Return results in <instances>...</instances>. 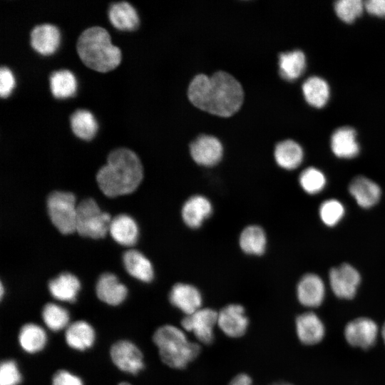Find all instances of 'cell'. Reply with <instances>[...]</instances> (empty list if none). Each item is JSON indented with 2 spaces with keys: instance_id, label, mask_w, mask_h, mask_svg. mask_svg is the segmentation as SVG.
I'll return each mask as SVG.
<instances>
[{
  "instance_id": "cell-1",
  "label": "cell",
  "mask_w": 385,
  "mask_h": 385,
  "mask_svg": "<svg viewBox=\"0 0 385 385\" xmlns=\"http://www.w3.org/2000/svg\"><path fill=\"white\" fill-rule=\"evenodd\" d=\"M190 101L197 108L221 117H229L241 107L244 92L231 74L220 71L212 76H195L188 90Z\"/></svg>"
},
{
  "instance_id": "cell-2",
  "label": "cell",
  "mask_w": 385,
  "mask_h": 385,
  "mask_svg": "<svg viewBox=\"0 0 385 385\" xmlns=\"http://www.w3.org/2000/svg\"><path fill=\"white\" fill-rule=\"evenodd\" d=\"M143 179V166L138 155L128 148L111 151L107 163L98 172L96 180L101 191L113 197L133 192Z\"/></svg>"
},
{
  "instance_id": "cell-3",
  "label": "cell",
  "mask_w": 385,
  "mask_h": 385,
  "mask_svg": "<svg viewBox=\"0 0 385 385\" xmlns=\"http://www.w3.org/2000/svg\"><path fill=\"white\" fill-rule=\"evenodd\" d=\"M76 50L86 66L99 72L114 69L121 60L120 48L111 43L108 32L101 26L84 30L78 38Z\"/></svg>"
},
{
  "instance_id": "cell-4",
  "label": "cell",
  "mask_w": 385,
  "mask_h": 385,
  "mask_svg": "<svg viewBox=\"0 0 385 385\" xmlns=\"http://www.w3.org/2000/svg\"><path fill=\"white\" fill-rule=\"evenodd\" d=\"M153 342L161 360L173 369L185 368L200 351L198 344L189 341L181 329L173 325L159 327L154 333Z\"/></svg>"
},
{
  "instance_id": "cell-5",
  "label": "cell",
  "mask_w": 385,
  "mask_h": 385,
  "mask_svg": "<svg viewBox=\"0 0 385 385\" xmlns=\"http://www.w3.org/2000/svg\"><path fill=\"white\" fill-rule=\"evenodd\" d=\"M111 220L93 199L87 198L77 205L76 231L83 237L102 238L109 231Z\"/></svg>"
},
{
  "instance_id": "cell-6",
  "label": "cell",
  "mask_w": 385,
  "mask_h": 385,
  "mask_svg": "<svg viewBox=\"0 0 385 385\" xmlns=\"http://www.w3.org/2000/svg\"><path fill=\"white\" fill-rule=\"evenodd\" d=\"M50 220L58 230L64 235L76 231L77 205L75 196L68 192L53 191L47 198Z\"/></svg>"
},
{
  "instance_id": "cell-7",
  "label": "cell",
  "mask_w": 385,
  "mask_h": 385,
  "mask_svg": "<svg viewBox=\"0 0 385 385\" xmlns=\"http://www.w3.org/2000/svg\"><path fill=\"white\" fill-rule=\"evenodd\" d=\"M379 333L376 322L369 317L361 316L349 321L344 327L346 342L352 348L366 351L377 342Z\"/></svg>"
},
{
  "instance_id": "cell-8",
  "label": "cell",
  "mask_w": 385,
  "mask_h": 385,
  "mask_svg": "<svg viewBox=\"0 0 385 385\" xmlns=\"http://www.w3.org/2000/svg\"><path fill=\"white\" fill-rule=\"evenodd\" d=\"M329 279L334 294L345 300L352 299L361 283L359 272L351 265L343 263L330 270Z\"/></svg>"
},
{
  "instance_id": "cell-9",
  "label": "cell",
  "mask_w": 385,
  "mask_h": 385,
  "mask_svg": "<svg viewBox=\"0 0 385 385\" xmlns=\"http://www.w3.org/2000/svg\"><path fill=\"white\" fill-rule=\"evenodd\" d=\"M217 316L215 310L210 308L200 309L186 315L181 321L182 327L194 334L199 342L210 344L214 339V327L217 324Z\"/></svg>"
},
{
  "instance_id": "cell-10",
  "label": "cell",
  "mask_w": 385,
  "mask_h": 385,
  "mask_svg": "<svg viewBox=\"0 0 385 385\" xmlns=\"http://www.w3.org/2000/svg\"><path fill=\"white\" fill-rule=\"evenodd\" d=\"M295 330L299 341L309 346L319 344L326 336L324 322L312 311L303 312L296 317Z\"/></svg>"
},
{
  "instance_id": "cell-11",
  "label": "cell",
  "mask_w": 385,
  "mask_h": 385,
  "mask_svg": "<svg viewBox=\"0 0 385 385\" xmlns=\"http://www.w3.org/2000/svg\"><path fill=\"white\" fill-rule=\"evenodd\" d=\"M113 362L120 370L136 374L144 367L143 354L132 342L120 340L115 342L111 349Z\"/></svg>"
},
{
  "instance_id": "cell-12",
  "label": "cell",
  "mask_w": 385,
  "mask_h": 385,
  "mask_svg": "<svg viewBox=\"0 0 385 385\" xmlns=\"http://www.w3.org/2000/svg\"><path fill=\"white\" fill-rule=\"evenodd\" d=\"M193 160L203 166H213L222 158L223 148L221 142L215 136L201 135L190 145Z\"/></svg>"
},
{
  "instance_id": "cell-13",
  "label": "cell",
  "mask_w": 385,
  "mask_h": 385,
  "mask_svg": "<svg viewBox=\"0 0 385 385\" xmlns=\"http://www.w3.org/2000/svg\"><path fill=\"white\" fill-rule=\"evenodd\" d=\"M325 285L322 278L313 273L304 274L297 286L299 302L307 308H317L324 302Z\"/></svg>"
},
{
  "instance_id": "cell-14",
  "label": "cell",
  "mask_w": 385,
  "mask_h": 385,
  "mask_svg": "<svg viewBox=\"0 0 385 385\" xmlns=\"http://www.w3.org/2000/svg\"><path fill=\"white\" fill-rule=\"evenodd\" d=\"M249 321L244 307L231 304L223 307L218 313L217 324L228 337L237 338L245 334Z\"/></svg>"
},
{
  "instance_id": "cell-15",
  "label": "cell",
  "mask_w": 385,
  "mask_h": 385,
  "mask_svg": "<svg viewBox=\"0 0 385 385\" xmlns=\"http://www.w3.org/2000/svg\"><path fill=\"white\" fill-rule=\"evenodd\" d=\"M169 299L173 306L186 315L200 309L202 304L200 292L196 287L188 284H175L170 290Z\"/></svg>"
},
{
  "instance_id": "cell-16",
  "label": "cell",
  "mask_w": 385,
  "mask_h": 385,
  "mask_svg": "<svg viewBox=\"0 0 385 385\" xmlns=\"http://www.w3.org/2000/svg\"><path fill=\"white\" fill-rule=\"evenodd\" d=\"M349 191L357 204L364 208H369L376 205L381 193L376 183L362 175L356 176L351 180Z\"/></svg>"
},
{
  "instance_id": "cell-17",
  "label": "cell",
  "mask_w": 385,
  "mask_h": 385,
  "mask_svg": "<svg viewBox=\"0 0 385 385\" xmlns=\"http://www.w3.org/2000/svg\"><path fill=\"white\" fill-rule=\"evenodd\" d=\"M60 43L58 28L50 24L35 26L31 32V46L38 53L47 56L56 51Z\"/></svg>"
},
{
  "instance_id": "cell-18",
  "label": "cell",
  "mask_w": 385,
  "mask_h": 385,
  "mask_svg": "<svg viewBox=\"0 0 385 385\" xmlns=\"http://www.w3.org/2000/svg\"><path fill=\"white\" fill-rule=\"evenodd\" d=\"M212 206L202 195H193L183 205L182 217L185 223L192 228H197L210 216Z\"/></svg>"
},
{
  "instance_id": "cell-19",
  "label": "cell",
  "mask_w": 385,
  "mask_h": 385,
  "mask_svg": "<svg viewBox=\"0 0 385 385\" xmlns=\"http://www.w3.org/2000/svg\"><path fill=\"white\" fill-rule=\"evenodd\" d=\"M127 288L120 283L117 277L111 273L100 276L96 284L98 297L110 305L120 304L127 296Z\"/></svg>"
},
{
  "instance_id": "cell-20",
  "label": "cell",
  "mask_w": 385,
  "mask_h": 385,
  "mask_svg": "<svg viewBox=\"0 0 385 385\" xmlns=\"http://www.w3.org/2000/svg\"><path fill=\"white\" fill-rule=\"evenodd\" d=\"M331 148L339 158H352L356 156L359 145L355 130L348 126L337 129L331 137Z\"/></svg>"
},
{
  "instance_id": "cell-21",
  "label": "cell",
  "mask_w": 385,
  "mask_h": 385,
  "mask_svg": "<svg viewBox=\"0 0 385 385\" xmlns=\"http://www.w3.org/2000/svg\"><path fill=\"white\" fill-rule=\"evenodd\" d=\"M109 232L114 240L123 246H133L138 236L135 220L127 215H119L111 220Z\"/></svg>"
},
{
  "instance_id": "cell-22",
  "label": "cell",
  "mask_w": 385,
  "mask_h": 385,
  "mask_svg": "<svg viewBox=\"0 0 385 385\" xmlns=\"http://www.w3.org/2000/svg\"><path fill=\"white\" fill-rule=\"evenodd\" d=\"M81 284L78 278L68 272L60 274L48 283V289L56 299L73 302L76 300Z\"/></svg>"
},
{
  "instance_id": "cell-23",
  "label": "cell",
  "mask_w": 385,
  "mask_h": 385,
  "mask_svg": "<svg viewBox=\"0 0 385 385\" xmlns=\"http://www.w3.org/2000/svg\"><path fill=\"white\" fill-rule=\"evenodd\" d=\"M126 271L133 277L145 282L153 279V268L149 260L135 250L125 252L123 257Z\"/></svg>"
},
{
  "instance_id": "cell-24",
  "label": "cell",
  "mask_w": 385,
  "mask_h": 385,
  "mask_svg": "<svg viewBox=\"0 0 385 385\" xmlns=\"http://www.w3.org/2000/svg\"><path fill=\"white\" fill-rule=\"evenodd\" d=\"M111 24L118 29L133 31L139 25V18L134 7L126 1L113 4L108 11Z\"/></svg>"
},
{
  "instance_id": "cell-25",
  "label": "cell",
  "mask_w": 385,
  "mask_h": 385,
  "mask_svg": "<svg viewBox=\"0 0 385 385\" xmlns=\"http://www.w3.org/2000/svg\"><path fill=\"white\" fill-rule=\"evenodd\" d=\"M274 154L277 165L287 170L297 168L302 162L304 155L299 144L289 139L278 143Z\"/></svg>"
},
{
  "instance_id": "cell-26",
  "label": "cell",
  "mask_w": 385,
  "mask_h": 385,
  "mask_svg": "<svg viewBox=\"0 0 385 385\" xmlns=\"http://www.w3.org/2000/svg\"><path fill=\"white\" fill-rule=\"evenodd\" d=\"M65 336L68 345L80 351L90 348L95 339L93 327L84 321H77L70 324Z\"/></svg>"
},
{
  "instance_id": "cell-27",
  "label": "cell",
  "mask_w": 385,
  "mask_h": 385,
  "mask_svg": "<svg viewBox=\"0 0 385 385\" xmlns=\"http://www.w3.org/2000/svg\"><path fill=\"white\" fill-rule=\"evenodd\" d=\"M306 67L304 53L298 49L281 53L279 56V70L281 76L287 81L298 78Z\"/></svg>"
},
{
  "instance_id": "cell-28",
  "label": "cell",
  "mask_w": 385,
  "mask_h": 385,
  "mask_svg": "<svg viewBox=\"0 0 385 385\" xmlns=\"http://www.w3.org/2000/svg\"><path fill=\"white\" fill-rule=\"evenodd\" d=\"M302 92L307 102L316 108H322L329 98V87L323 78L312 76L302 85Z\"/></svg>"
},
{
  "instance_id": "cell-29",
  "label": "cell",
  "mask_w": 385,
  "mask_h": 385,
  "mask_svg": "<svg viewBox=\"0 0 385 385\" xmlns=\"http://www.w3.org/2000/svg\"><path fill=\"white\" fill-rule=\"evenodd\" d=\"M267 237L263 229L257 225L245 227L240 237V246L243 252L250 255H260L264 253Z\"/></svg>"
},
{
  "instance_id": "cell-30",
  "label": "cell",
  "mask_w": 385,
  "mask_h": 385,
  "mask_svg": "<svg viewBox=\"0 0 385 385\" xmlns=\"http://www.w3.org/2000/svg\"><path fill=\"white\" fill-rule=\"evenodd\" d=\"M21 348L28 353H36L43 349L47 337L45 331L35 324H26L22 327L19 334Z\"/></svg>"
},
{
  "instance_id": "cell-31",
  "label": "cell",
  "mask_w": 385,
  "mask_h": 385,
  "mask_svg": "<svg viewBox=\"0 0 385 385\" xmlns=\"http://www.w3.org/2000/svg\"><path fill=\"white\" fill-rule=\"evenodd\" d=\"M71 126L73 133L83 140H91L98 129L93 114L87 110H78L71 117Z\"/></svg>"
},
{
  "instance_id": "cell-32",
  "label": "cell",
  "mask_w": 385,
  "mask_h": 385,
  "mask_svg": "<svg viewBox=\"0 0 385 385\" xmlns=\"http://www.w3.org/2000/svg\"><path fill=\"white\" fill-rule=\"evenodd\" d=\"M50 86L56 98H65L74 94L77 83L75 76L70 71L60 70L51 75Z\"/></svg>"
},
{
  "instance_id": "cell-33",
  "label": "cell",
  "mask_w": 385,
  "mask_h": 385,
  "mask_svg": "<svg viewBox=\"0 0 385 385\" xmlns=\"http://www.w3.org/2000/svg\"><path fill=\"white\" fill-rule=\"evenodd\" d=\"M42 317L46 325L53 331H59L63 329L69 321V314L67 310L53 303H48L44 306Z\"/></svg>"
},
{
  "instance_id": "cell-34",
  "label": "cell",
  "mask_w": 385,
  "mask_h": 385,
  "mask_svg": "<svg viewBox=\"0 0 385 385\" xmlns=\"http://www.w3.org/2000/svg\"><path fill=\"white\" fill-rule=\"evenodd\" d=\"M302 189L309 194L319 192L326 185V178L319 170L309 167L304 170L299 178Z\"/></svg>"
},
{
  "instance_id": "cell-35",
  "label": "cell",
  "mask_w": 385,
  "mask_h": 385,
  "mask_svg": "<svg viewBox=\"0 0 385 385\" xmlns=\"http://www.w3.org/2000/svg\"><path fill=\"white\" fill-rule=\"evenodd\" d=\"M364 9L361 0H339L334 3V10L338 17L344 22L351 23L359 16Z\"/></svg>"
},
{
  "instance_id": "cell-36",
  "label": "cell",
  "mask_w": 385,
  "mask_h": 385,
  "mask_svg": "<svg viewBox=\"0 0 385 385\" xmlns=\"http://www.w3.org/2000/svg\"><path fill=\"white\" fill-rule=\"evenodd\" d=\"M344 214L343 205L337 200L324 201L319 207V215L322 222L329 227L337 225Z\"/></svg>"
},
{
  "instance_id": "cell-37",
  "label": "cell",
  "mask_w": 385,
  "mask_h": 385,
  "mask_svg": "<svg viewBox=\"0 0 385 385\" xmlns=\"http://www.w3.org/2000/svg\"><path fill=\"white\" fill-rule=\"evenodd\" d=\"M21 381V375L16 362L4 361L0 367V385H18Z\"/></svg>"
},
{
  "instance_id": "cell-38",
  "label": "cell",
  "mask_w": 385,
  "mask_h": 385,
  "mask_svg": "<svg viewBox=\"0 0 385 385\" xmlns=\"http://www.w3.org/2000/svg\"><path fill=\"white\" fill-rule=\"evenodd\" d=\"M15 86L12 72L7 67L0 69V95L1 98L8 97Z\"/></svg>"
},
{
  "instance_id": "cell-39",
  "label": "cell",
  "mask_w": 385,
  "mask_h": 385,
  "mask_svg": "<svg viewBox=\"0 0 385 385\" xmlns=\"http://www.w3.org/2000/svg\"><path fill=\"white\" fill-rule=\"evenodd\" d=\"M52 385H83L81 379L66 370L58 371L53 376Z\"/></svg>"
},
{
  "instance_id": "cell-40",
  "label": "cell",
  "mask_w": 385,
  "mask_h": 385,
  "mask_svg": "<svg viewBox=\"0 0 385 385\" xmlns=\"http://www.w3.org/2000/svg\"><path fill=\"white\" fill-rule=\"evenodd\" d=\"M364 9L371 14L385 17V0H367Z\"/></svg>"
},
{
  "instance_id": "cell-41",
  "label": "cell",
  "mask_w": 385,
  "mask_h": 385,
  "mask_svg": "<svg viewBox=\"0 0 385 385\" xmlns=\"http://www.w3.org/2000/svg\"><path fill=\"white\" fill-rule=\"evenodd\" d=\"M229 385H252V379L246 374H240L231 380Z\"/></svg>"
},
{
  "instance_id": "cell-42",
  "label": "cell",
  "mask_w": 385,
  "mask_h": 385,
  "mask_svg": "<svg viewBox=\"0 0 385 385\" xmlns=\"http://www.w3.org/2000/svg\"><path fill=\"white\" fill-rule=\"evenodd\" d=\"M381 336L383 342H384V344L385 345V321L383 323V325H382L381 329Z\"/></svg>"
},
{
  "instance_id": "cell-43",
  "label": "cell",
  "mask_w": 385,
  "mask_h": 385,
  "mask_svg": "<svg viewBox=\"0 0 385 385\" xmlns=\"http://www.w3.org/2000/svg\"><path fill=\"white\" fill-rule=\"evenodd\" d=\"M272 385H293L290 383H288V382H277V383H274Z\"/></svg>"
},
{
  "instance_id": "cell-44",
  "label": "cell",
  "mask_w": 385,
  "mask_h": 385,
  "mask_svg": "<svg viewBox=\"0 0 385 385\" xmlns=\"http://www.w3.org/2000/svg\"><path fill=\"white\" fill-rule=\"evenodd\" d=\"M3 294H4V287H3V284H1V298L3 297Z\"/></svg>"
},
{
  "instance_id": "cell-45",
  "label": "cell",
  "mask_w": 385,
  "mask_h": 385,
  "mask_svg": "<svg viewBox=\"0 0 385 385\" xmlns=\"http://www.w3.org/2000/svg\"><path fill=\"white\" fill-rule=\"evenodd\" d=\"M118 385H131V384L128 382H121L118 384Z\"/></svg>"
}]
</instances>
